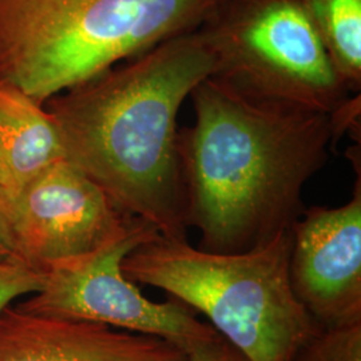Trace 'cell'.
<instances>
[{"instance_id": "obj_1", "label": "cell", "mask_w": 361, "mask_h": 361, "mask_svg": "<svg viewBox=\"0 0 361 361\" xmlns=\"http://www.w3.org/2000/svg\"><path fill=\"white\" fill-rule=\"evenodd\" d=\"M194 123L178 130L188 228L197 247L241 253L289 231L307 182L337 142L332 116L257 104L213 78L192 91Z\"/></svg>"}, {"instance_id": "obj_2", "label": "cell", "mask_w": 361, "mask_h": 361, "mask_svg": "<svg viewBox=\"0 0 361 361\" xmlns=\"http://www.w3.org/2000/svg\"><path fill=\"white\" fill-rule=\"evenodd\" d=\"M213 68V55L197 30L44 104L61 131L66 159L119 212L170 240H188L189 231L178 154L180 106Z\"/></svg>"}, {"instance_id": "obj_3", "label": "cell", "mask_w": 361, "mask_h": 361, "mask_svg": "<svg viewBox=\"0 0 361 361\" xmlns=\"http://www.w3.org/2000/svg\"><path fill=\"white\" fill-rule=\"evenodd\" d=\"M225 0H0V80L39 104L197 31Z\"/></svg>"}, {"instance_id": "obj_4", "label": "cell", "mask_w": 361, "mask_h": 361, "mask_svg": "<svg viewBox=\"0 0 361 361\" xmlns=\"http://www.w3.org/2000/svg\"><path fill=\"white\" fill-rule=\"evenodd\" d=\"M290 229L241 253H213L158 235L135 247L122 271L207 316L250 361H290L320 326L289 280Z\"/></svg>"}, {"instance_id": "obj_5", "label": "cell", "mask_w": 361, "mask_h": 361, "mask_svg": "<svg viewBox=\"0 0 361 361\" xmlns=\"http://www.w3.org/2000/svg\"><path fill=\"white\" fill-rule=\"evenodd\" d=\"M198 31L210 78L247 101L334 116L353 99L301 0H225Z\"/></svg>"}, {"instance_id": "obj_6", "label": "cell", "mask_w": 361, "mask_h": 361, "mask_svg": "<svg viewBox=\"0 0 361 361\" xmlns=\"http://www.w3.org/2000/svg\"><path fill=\"white\" fill-rule=\"evenodd\" d=\"M161 235L150 224L134 219L129 229L86 257L44 273L35 293L16 305L27 313L153 336L186 353L219 332L195 317L194 310L170 297L155 302L122 271L125 257L135 247Z\"/></svg>"}, {"instance_id": "obj_7", "label": "cell", "mask_w": 361, "mask_h": 361, "mask_svg": "<svg viewBox=\"0 0 361 361\" xmlns=\"http://www.w3.org/2000/svg\"><path fill=\"white\" fill-rule=\"evenodd\" d=\"M0 207L13 257L42 273L99 250L134 221L66 158L0 195Z\"/></svg>"}, {"instance_id": "obj_8", "label": "cell", "mask_w": 361, "mask_h": 361, "mask_svg": "<svg viewBox=\"0 0 361 361\" xmlns=\"http://www.w3.org/2000/svg\"><path fill=\"white\" fill-rule=\"evenodd\" d=\"M289 280L320 328L361 323V173L337 207H305L290 228Z\"/></svg>"}, {"instance_id": "obj_9", "label": "cell", "mask_w": 361, "mask_h": 361, "mask_svg": "<svg viewBox=\"0 0 361 361\" xmlns=\"http://www.w3.org/2000/svg\"><path fill=\"white\" fill-rule=\"evenodd\" d=\"M177 345L102 324L27 313L0 314V361H180Z\"/></svg>"}, {"instance_id": "obj_10", "label": "cell", "mask_w": 361, "mask_h": 361, "mask_svg": "<svg viewBox=\"0 0 361 361\" xmlns=\"http://www.w3.org/2000/svg\"><path fill=\"white\" fill-rule=\"evenodd\" d=\"M59 128L25 91L0 80V195H11L65 159Z\"/></svg>"}, {"instance_id": "obj_11", "label": "cell", "mask_w": 361, "mask_h": 361, "mask_svg": "<svg viewBox=\"0 0 361 361\" xmlns=\"http://www.w3.org/2000/svg\"><path fill=\"white\" fill-rule=\"evenodd\" d=\"M353 94L361 90V0H301Z\"/></svg>"}, {"instance_id": "obj_12", "label": "cell", "mask_w": 361, "mask_h": 361, "mask_svg": "<svg viewBox=\"0 0 361 361\" xmlns=\"http://www.w3.org/2000/svg\"><path fill=\"white\" fill-rule=\"evenodd\" d=\"M290 361H361V323L319 328Z\"/></svg>"}, {"instance_id": "obj_13", "label": "cell", "mask_w": 361, "mask_h": 361, "mask_svg": "<svg viewBox=\"0 0 361 361\" xmlns=\"http://www.w3.org/2000/svg\"><path fill=\"white\" fill-rule=\"evenodd\" d=\"M44 273L37 271L18 258L0 259V314L11 302L30 296L43 284Z\"/></svg>"}, {"instance_id": "obj_14", "label": "cell", "mask_w": 361, "mask_h": 361, "mask_svg": "<svg viewBox=\"0 0 361 361\" xmlns=\"http://www.w3.org/2000/svg\"><path fill=\"white\" fill-rule=\"evenodd\" d=\"M180 361H250L231 341L217 334L185 353Z\"/></svg>"}, {"instance_id": "obj_15", "label": "cell", "mask_w": 361, "mask_h": 361, "mask_svg": "<svg viewBox=\"0 0 361 361\" xmlns=\"http://www.w3.org/2000/svg\"><path fill=\"white\" fill-rule=\"evenodd\" d=\"M10 257H13V249H11V244H10V238H8L7 226H6L4 217H3V212H1V207H0V259Z\"/></svg>"}]
</instances>
